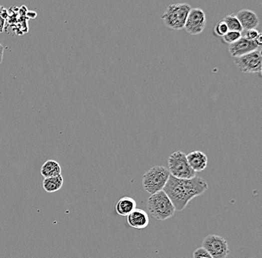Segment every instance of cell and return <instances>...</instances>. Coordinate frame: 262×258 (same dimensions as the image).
Here are the masks:
<instances>
[{
	"mask_svg": "<svg viewBox=\"0 0 262 258\" xmlns=\"http://www.w3.org/2000/svg\"><path fill=\"white\" fill-rule=\"evenodd\" d=\"M209 188L207 183L198 176L191 179H177L170 175L163 191L168 195L177 211H182L190 201L204 193Z\"/></svg>",
	"mask_w": 262,
	"mask_h": 258,
	"instance_id": "cell-1",
	"label": "cell"
},
{
	"mask_svg": "<svg viewBox=\"0 0 262 258\" xmlns=\"http://www.w3.org/2000/svg\"><path fill=\"white\" fill-rule=\"evenodd\" d=\"M150 214L157 220H166L174 216L175 208L168 195L162 190L151 195L147 202Z\"/></svg>",
	"mask_w": 262,
	"mask_h": 258,
	"instance_id": "cell-2",
	"label": "cell"
},
{
	"mask_svg": "<svg viewBox=\"0 0 262 258\" xmlns=\"http://www.w3.org/2000/svg\"><path fill=\"white\" fill-rule=\"evenodd\" d=\"M191 7L188 3H177L169 5L162 17V21L166 27L174 30L184 29L187 17Z\"/></svg>",
	"mask_w": 262,
	"mask_h": 258,
	"instance_id": "cell-3",
	"label": "cell"
},
{
	"mask_svg": "<svg viewBox=\"0 0 262 258\" xmlns=\"http://www.w3.org/2000/svg\"><path fill=\"white\" fill-rule=\"evenodd\" d=\"M169 176V171L165 167L156 166L144 174L142 185L145 191L151 195L154 194L163 190Z\"/></svg>",
	"mask_w": 262,
	"mask_h": 258,
	"instance_id": "cell-4",
	"label": "cell"
},
{
	"mask_svg": "<svg viewBox=\"0 0 262 258\" xmlns=\"http://www.w3.org/2000/svg\"><path fill=\"white\" fill-rule=\"evenodd\" d=\"M170 175L177 179H191L195 176V172L191 168L186 155L181 151H176L168 159Z\"/></svg>",
	"mask_w": 262,
	"mask_h": 258,
	"instance_id": "cell-5",
	"label": "cell"
},
{
	"mask_svg": "<svg viewBox=\"0 0 262 258\" xmlns=\"http://www.w3.org/2000/svg\"><path fill=\"white\" fill-rule=\"evenodd\" d=\"M261 48L235 58V64L241 73H261Z\"/></svg>",
	"mask_w": 262,
	"mask_h": 258,
	"instance_id": "cell-6",
	"label": "cell"
},
{
	"mask_svg": "<svg viewBox=\"0 0 262 258\" xmlns=\"http://www.w3.org/2000/svg\"><path fill=\"white\" fill-rule=\"evenodd\" d=\"M213 258H226L229 253L228 242L223 236L210 234L203 241V246Z\"/></svg>",
	"mask_w": 262,
	"mask_h": 258,
	"instance_id": "cell-7",
	"label": "cell"
},
{
	"mask_svg": "<svg viewBox=\"0 0 262 258\" xmlns=\"http://www.w3.org/2000/svg\"><path fill=\"white\" fill-rule=\"evenodd\" d=\"M206 24L205 12L201 9L194 8L190 10L184 29L190 35H198L204 30Z\"/></svg>",
	"mask_w": 262,
	"mask_h": 258,
	"instance_id": "cell-8",
	"label": "cell"
},
{
	"mask_svg": "<svg viewBox=\"0 0 262 258\" xmlns=\"http://www.w3.org/2000/svg\"><path fill=\"white\" fill-rule=\"evenodd\" d=\"M261 35L256 41H250L245 37H241L233 44H229V51L233 58L242 56L249 52L261 48L262 44Z\"/></svg>",
	"mask_w": 262,
	"mask_h": 258,
	"instance_id": "cell-9",
	"label": "cell"
},
{
	"mask_svg": "<svg viewBox=\"0 0 262 258\" xmlns=\"http://www.w3.org/2000/svg\"><path fill=\"white\" fill-rule=\"evenodd\" d=\"M127 222L130 227L135 229H145L149 225V216L145 210L136 208L127 216Z\"/></svg>",
	"mask_w": 262,
	"mask_h": 258,
	"instance_id": "cell-10",
	"label": "cell"
},
{
	"mask_svg": "<svg viewBox=\"0 0 262 258\" xmlns=\"http://www.w3.org/2000/svg\"><path fill=\"white\" fill-rule=\"evenodd\" d=\"M236 17L244 30L255 29L259 25V18L255 12L249 9L239 11Z\"/></svg>",
	"mask_w": 262,
	"mask_h": 258,
	"instance_id": "cell-11",
	"label": "cell"
},
{
	"mask_svg": "<svg viewBox=\"0 0 262 258\" xmlns=\"http://www.w3.org/2000/svg\"><path fill=\"white\" fill-rule=\"evenodd\" d=\"M187 161L194 172H202L206 168L208 158L203 152L194 151L186 155Z\"/></svg>",
	"mask_w": 262,
	"mask_h": 258,
	"instance_id": "cell-12",
	"label": "cell"
},
{
	"mask_svg": "<svg viewBox=\"0 0 262 258\" xmlns=\"http://www.w3.org/2000/svg\"><path fill=\"white\" fill-rule=\"evenodd\" d=\"M137 207L136 201L131 197L121 198L116 205V211L119 216H127Z\"/></svg>",
	"mask_w": 262,
	"mask_h": 258,
	"instance_id": "cell-13",
	"label": "cell"
},
{
	"mask_svg": "<svg viewBox=\"0 0 262 258\" xmlns=\"http://www.w3.org/2000/svg\"><path fill=\"white\" fill-rule=\"evenodd\" d=\"M41 173L45 178L55 177L61 175V167L57 161L49 160L44 163L41 169Z\"/></svg>",
	"mask_w": 262,
	"mask_h": 258,
	"instance_id": "cell-14",
	"label": "cell"
},
{
	"mask_svg": "<svg viewBox=\"0 0 262 258\" xmlns=\"http://www.w3.org/2000/svg\"><path fill=\"white\" fill-rule=\"evenodd\" d=\"M64 184L62 176L59 175L55 177L45 178L43 181V187L47 193H55L61 190Z\"/></svg>",
	"mask_w": 262,
	"mask_h": 258,
	"instance_id": "cell-15",
	"label": "cell"
},
{
	"mask_svg": "<svg viewBox=\"0 0 262 258\" xmlns=\"http://www.w3.org/2000/svg\"><path fill=\"white\" fill-rule=\"evenodd\" d=\"M227 26L229 31H235V32H243V28L240 25L238 19L235 15H229L223 20Z\"/></svg>",
	"mask_w": 262,
	"mask_h": 258,
	"instance_id": "cell-16",
	"label": "cell"
},
{
	"mask_svg": "<svg viewBox=\"0 0 262 258\" xmlns=\"http://www.w3.org/2000/svg\"><path fill=\"white\" fill-rule=\"evenodd\" d=\"M241 32H235V31H229L224 36L222 37L225 43L228 44H232L236 42L237 40L241 38Z\"/></svg>",
	"mask_w": 262,
	"mask_h": 258,
	"instance_id": "cell-17",
	"label": "cell"
},
{
	"mask_svg": "<svg viewBox=\"0 0 262 258\" xmlns=\"http://www.w3.org/2000/svg\"><path fill=\"white\" fill-rule=\"evenodd\" d=\"M228 32H229V29H228L227 26H226V24H225L223 20L219 21V22L216 24V26H214V32L217 36H224Z\"/></svg>",
	"mask_w": 262,
	"mask_h": 258,
	"instance_id": "cell-18",
	"label": "cell"
},
{
	"mask_svg": "<svg viewBox=\"0 0 262 258\" xmlns=\"http://www.w3.org/2000/svg\"><path fill=\"white\" fill-rule=\"evenodd\" d=\"M193 258H213L203 247L197 248L193 253Z\"/></svg>",
	"mask_w": 262,
	"mask_h": 258,
	"instance_id": "cell-19",
	"label": "cell"
},
{
	"mask_svg": "<svg viewBox=\"0 0 262 258\" xmlns=\"http://www.w3.org/2000/svg\"><path fill=\"white\" fill-rule=\"evenodd\" d=\"M261 35V34L258 30L253 29L246 31V35H245L244 37L247 38L248 40H250V41H256Z\"/></svg>",
	"mask_w": 262,
	"mask_h": 258,
	"instance_id": "cell-20",
	"label": "cell"
},
{
	"mask_svg": "<svg viewBox=\"0 0 262 258\" xmlns=\"http://www.w3.org/2000/svg\"><path fill=\"white\" fill-rule=\"evenodd\" d=\"M6 11L3 6H0V33L4 32L5 24H6Z\"/></svg>",
	"mask_w": 262,
	"mask_h": 258,
	"instance_id": "cell-21",
	"label": "cell"
},
{
	"mask_svg": "<svg viewBox=\"0 0 262 258\" xmlns=\"http://www.w3.org/2000/svg\"><path fill=\"white\" fill-rule=\"evenodd\" d=\"M3 54H4V47L0 44V64L3 59Z\"/></svg>",
	"mask_w": 262,
	"mask_h": 258,
	"instance_id": "cell-22",
	"label": "cell"
}]
</instances>
